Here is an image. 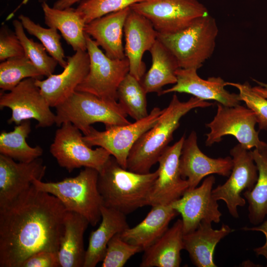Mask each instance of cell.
Masks as SVG:
<instances>
[{
  "label": "cell",
  "mask_w": 267,
  "mask_h": 267,
  "mask_svg": "<svg viewBox=\"0 0 267 267\" xmlns=\"http://www.w3.org/2000/svg\"><path fill=\"white\" fill-rule=\"evenodd\" d=\"M89 224L82 215L67 211L58 251L60 267H84L86 251L84 234Z\"/></svg>",
  "instance_id": "obj_26"
},
{
  "label": "cell",
  "mask_w": 267,
  "mask_h": 267,
  "mask_svg": "<svg viewBox=\"0 0 267 267\" xmlns=\"http://www.w3.org/2000/svg\"><path fill=\"white\" fill-rule=\"evenodd\" d=\"M67 64L63 71L52 74L45 80L36 79L35 83L50 107H56L76 90L87 75L89 57L87 51L79 50L67 57Z\"/></svg>",
  "instance_id": "obj_16"
},
{
  "label": "cell",
  "mask_w": 267,
  "mask_h": 267,
  "mask_svg": "<svg viewBox=\"0 0 267 267\" xmlns=\"http://www.w3.org/2000/svg\"><path fill=\"white\" fill-rule=\"evenodd\" d=\"M185 135L171 146H168L158 162V177L152 188L148 205H169L181 197L189 188L186 179L182 178L179 159Z\"/></svg>",
  "instance_id": "obj_15"
},
{
  "label": "cell",
  "mask_w": 267,
  "mask_h": 267,
  "mask_svg": "<svg viewBox=\"0 0 267 267\" xmlns=\"http://www.w3.org/2000/svg\"><path fill=\"white\" fill-rule=\"evenodd\" d=\"M124 34L129 73L141 81L146 69L142 61L143 55L150 50L157 41L158 32L148 19L131 8L125 23Z\"/></svg>",
  "instance_id": "obj_19"
},
{
  "label": "cell",
  "mask_w": 267,
  "mask_h": 267,
  "mask_svg": "<svg viewBox=\"0 0 267 267\" xmlns=\"http://www.w3.org/2000/svg\"><path fill=\"white\" fill-rule=\"evenodd\" d=\"M46 167L38 158L30 162H16L0 154V208L27 191L35 179L42 180Z\"/></svg>",
  "instance_id": "obj_18"
},
{
  "label": "cell",
  "mask_w": 267,
  "mask_h": 267,
  "mask_svg": "<svg viewBox=\"0 0 267 267\" xmlns=\"http://www.w3.org/2000/svg\"><path fill=\"white\" fill-rule=\"evenodd\" d=\"M101 216L100 225L90 234L84 267H95L102 262L109 241L129 227L126 215L115 209L103 205Z\"/></svg>",
  "instance_id": "obj_24"
},
{
  "label": "cell",
  "mask_w": 267,
  "mask_h": 267,
  "mask_svg": "<svg viewBox=\"0 0 267 267\" xmlns=\"http://www.w3.org/2000/svg\"><path fill=\"white\" fill-rule=\"evenodd\" d=\"M149 51L151 66L140 82L147 93L156 92L160 95L163 87L177 83L176 71L179 67L174 56L158 40Z\"/></svg>",
  "instance_id": "obj_28"
},
{
  "label": "cell",
  "mask_w": 267,
  "mask_h": 267,
  "mask_svg": "<svg viewBox=\"0 0 267 267\" xmlns=\"http://www.w3.org/2000/svg\"><path fill=\"white\" fill-rule=\"evenodd\" d=\"M197 69L178 68L176 71L177 83L170 88L163 90L160 95L171 92L185 93L199 99L215 100L224 106L232 107L240 104L239 94L225 89L227 86L220 77L204 80L199 76Z\"/></svg>",
  "instance_id": "obj_20"
},
{
  "label": "cell",
  "mask_w": 267,
  "mask_h": 267,
  "mask_svg": "<svg viewBox=\"0 0 267 267\" xmlns=\"http://www.w3.org/2000/svg\"><path fill=\"white\" fill-rule=\"evenodd\" d=\"M146 94L141 82L128 73L117 89V101L128 115L137 121L149 114Z\"/></svg>",
  "instance_id": "obj_31"
},
{
  "label": "cell",
  "mask_w": 267,
  "mask_h": 267,
  "mask_svg": "<svg viewBox=\"0 0 267 267\" xmlns=\"http://www.w3.org/2000/svg\"><path fill=\"white\" fill-rule=\"evenodd\" d=\"M163 109L155 107L147 116L128 125L106 127L99 131L91 127L83 139L89 147L97 146L107 150L124 169H127L129 153L138 138L157 122Z\"/></svg>",
  "instance_id": "obj_11"
},
{
  "label": "cell",
  "mask_w": 267,
  "mask_h": 267,
  "mask_svg": "<svg viewBox=\"0 0 267 267\" xmlns=\"http://www.w3.org/2000/svg\"><path fill=\"white\" fill-rule=\"evenodd\" d=\"M83 137L81 131L71 123H64L56 131L49 151L59 166L69 172L82 167L99 172L111 155L101 147L92 149Z\"/></svg>",
  "instance_id": "obj_8"
},
{
  "label": "cell",
  "mask_w": 267,
  "mask_h": 267,
  "mask_svg": "<svg viewBox=\"0 0 267 267\" xmlns=\"http://www.w3.org/2000/svg\"><path fill=\"white\" fill-rule=\"evenodd\" d=\"M86 37L89 69L76 91L87 92L103 99L117 101L118 87L129 73L128 60L126 57L122 59L108 57L87 34Z\"/></svg>",
  "instance_id": "obj_7"
},
{
  "label": "cell",
  "mask_w": 267,
  "mask_h": 267,
  "mask_svg": "<svg viewBox=\"0 0 267 267\" xmlns=\"http://www.w3.org/2000/svg\"><path fill=\"white\" fill-rule=\"evenodd\" d=\"M214 176L206 178L199 186L188 189L172 207L182 217L184 234L195 230L202 221L219 223L222 214L212 196Z\"/></svg>",
  "instance_id": "obj_14"
},
{
  "label": "cell",
  "mask_w": 267,
  "mask_h": 267,
  "mask_svg": "<svg viewBox=\"0 0 267 267\" xmlns=\"http://www.w3.org/2000/svg\"><path fill=\"white\" fill-rule=\"evenodd\" d=\"M258 170L256 183L251 190H245L243 195L248 203V219L257 225L267 216V146L251 151Z\"/></svg>",
  "instance_id": "obj_29"
},
{
  "label": "cell",
  "mask_w": 267,
  "mask_h": 267,
  "mask_svg": "<svg viewBox=\"0 0 267 267\" xmlns=\"http://www.w3.org/2000/svg\"><path fill=\"white\" fill-rule=\"evenodd\" d=\"M218 31L215 19L208 14L176 32L158 33L157 40L174 56L179 68L198 70L213 54Z\"/></svg>",
  "instance_id": "obj_5"
},
{
  "label": "cell",
  "mask_w": 267,
  "mask_h": 267,
  "mask_svg": "<svg viewBox=\"0 0 267 267\" xmlns=\"http://www.w3.org/2000/svg\"><path fill=\"white\" fill-rule=\"evenodd\" d=\"M213 105L212 102L194 96L186 101H181L176 93L173 94L157 122L133 146L128 157L127 169L139 174L149 173L173 139L181 118L194 108Z\"/></svg>",
  "instance_id": "obj_2"
},
{
  "label": "cell",
  "mask_w": 267,
  "mask_h": 267,
  "mask_svg": "<svg viewBox=\"0 0 267 267\" xmlns=\"http://www.w3.org/2000/svg\"><path fill=\"white\" fill-rule=\"evenodd\" d=\"M55 109L57 126L70 122L84 135L95 123H102L105 128L131 123L117 101L103 99L87 92L75 91Z\"/></svg>",
  "instance_id": "obj_6"
},
{
  "label": "cell",
  "mask_w": 267,
  "mask_h": 267,
  "mask_svg": "<svg viewBox=\"0 0 267 267\" xmlns=\"http://www.w3.org/2000/svg\"><path fill=\"white\" fill-rule=\"evenodd\" d=\"M23 56H25L23 47L15 32L2 25L0 30V61Z\"/></svg>",
  "instance_id": "obj_38"
},
{
  "label": "cell",
  "mask_w": 267,
  "mask_h": 267,
  "mask_svg": "<svg viewBox=\"0 0 267 267\" xmlns=\"http://www.w3.org/2000/svg\"><path fill=\"white\" fill-rule=\"evenodd\" d=\"M14 32L19 39L26 56L34 65L46 77L53 74L58 64L53 57L49 56L44 46L29 39L20 20L13 21Z\"/></svg>",
  "instance_id": "obj_33"
},
{
  "label": "cell",
  "mask_w": 267,
  "mask_h": 267,
  "mask_svg": "<svg viewBox=\"0 0 267 267\" xmlns=\"http://www.w3.org/2000/svg\"><path fill=\"white\" fill-rule=\"evenodd\" d=\"M212 222L202 221L194 231L183 235L184 249L197 267H216L214 253L217 244L233 231L226 224L219 229L212 227Z\"/></svg>",
  "instance_id": "obj_23"
},
{
  "label": "cell",
  "mask_w": 267,
  "mask_h": 267,
  "mask_svg": "<svg viewBox=\"0 0 267 267\" xmlns=\"http://www.w3.org/2000/svg\"><path fill=\"white\" fill-rule=\"evenodd\" d=\"M144 0H83L76 9L87 24L94 19Z\"/></svg>",
  "instance_id": "obj_35"
},
{
  "label": "cell",
  "mask_w": 267,
  "mask_h": 267,
  "mask_svg": "<svg viewBox=\"0 0 267 267\" xmlns=\"http://www.w3.org/2000/svg\"><path fill=\"white\" fill-rule=\"evenodd\" d=\"M60 267L58 252L42 251L28 258L21 267Z\"/></svg>",
  "instance_id": "obj_39"
},
{
  "label": "cell",
  "mask_w": 267,
  "mask_h": 267,
  "mask_svg": "<svg viewBox=\"0 0 267 267\" xmlns=\"http://www.w3.org/2000/svg\"><path fill=\"white\" fill-rule=\"evenodd\" d=\"M158 172L139 174L123 168L111 156L98 172L97 186L103 206L126 215L148 205Z\"/></svg>",
  "instance_id": "obj_3"
},
{
  "label": "cell",
  "mask_w": 267,
  "mask_h": 267,
  "mask_svg": "<svg viewBox=\"0 0 267 267\" xmlns=\"http://www.w3.org/2000/svg\"><path fill=\"white\" fill-rule=\"evenodd\" d=\"M131 8L148 19L161 34L176 32L209 14L205 6L197 0H146Z\"/></svg>",
  "instance_id": "obj_10"
},
{
  "label": "cell",
  "mask_w": 267,
  "mask_h": 267,
  "mask_svg": "<svg viewBox=\"0 0 267 267\" xmlns=\"http://www.w3.org/2000/svg\"><path fill=\"white\" fill-rule=\"evenodd\" d=\"M67 211L56 197L33 184L0 208V267H21L40 251L58 252Z\"/></svg>",
  "instance_id": "obj_1"
},
{
  "label": "cell",
  "mask_w": 267,
  "mask_h": 267,
  "mask_svg": "<svg viewBox=\"0 0 267 267\" xmlns=\"http://www.w3.org/2000/svg\"><path fill=\"white\" fill-rule=\"evenodd\" d=\"M98 172L85 168L74 177L56 182H43L35 179L33 184L39 190L56 197L67 211L85 217L92 226L101 219L103 200L97 186Z\"/></svg>",
  "instance_id": "obj_4"
},
{
  "label": "cell",
  "mask_w": 267,
  "mask_h": 267,
  "mask_svg": "<svg viewBox=\"0 0 267 267\" xmlns=\"http://www.w3.org/2000/svg\"><path fill=\"white\" fill-rule=\"evenodd\" d=\"M120 233L115 235L108 242L102 267H123L132 256L142 251L139 247L124 241Z\"/></svg>",
  "instance_id": "obj_36"
},
{
  "label": "cell",
  "mask_w": 267,
  "mask_h": 267,
  "mask_svg": "<svg viewBox=\"0 0 267 267\" xmlns=\"http://www.w3.org/2000/svg\"><path fill=\"white\" fill-rule=\"evenodd\" d=\"M24 29L31 35L36 37L42 43L49 55L55 59L58 64L64 68L67 61L60 42L61 36L55 28H45L35 23L29 17L23 14L19 16Z\"/></svg>",
  "instance_id": "obj_34"
},
{
  "label": "cell",
  "mask_w": 267,
  "mask_h": 267,
  "mask_svg": "<svg viewBox=\"0 0 267 267\" xmlns=\"http://www.w3.org/2000/svg\"><path fill=\"white\" fill-rule=\"evenodd\" d=\"M44 23L50 28L59 30L64 39L73 49L87 51L85 27L86 23L76 8L58 9L42 3Z\"/></svg>",
  "instance_id": "obj_27"
},
{
  "label": "cell",
  "mask_w": 267,
  "mask_h": 267,
  "mask_svg": "<svg viewBox=\"0 0 267 267\" xmlns=\"http://www.w3.org/2000/svg\"><path fill=\"white\" fill-rule=\"evenodd\" d=\"M146 217L135 226L120 233L125 241L144 251L156 241L168 229L170 222L178 214L169 205L152 206Z\"/></svg>",
  "instance_id": "obj_22"
},
{
  "label": "cell",
  "mask_w": 267,
  "mask_h": 267,
  "mask_svg": "<svg viewBox=\"0 0 267 267\" xmlns=\"http://www.w3.org/2000/svg\"><path fill=\"white\" fill-rule=\"evenodd\" d=\"M43 77L26 56L10 58L0 64V88L2 91L12 90L24 79H41Z\"/></svg>",
  "instance_id": "obj_32"
},
{
  "label": "cell",
  "mask_w": 267,
  "mask_h": 267,
  "mask_svg": "<svg viewBox=\"0 0 267 267\" xmlns=\"http://www.w3.org/2000/svg\"><path fill=\"white\" fill-rule=\"evenodd\" d=\"M232 166L231 157L213 158L203 153L198 147L195 131H192L184 139L179 159V170L182 178L188 181V189L197 187L208 175L229 177Z\"/></svg>",
  "instance_id": "obj_17"
},
{
  "label": "cell",
  "mask_w": 267,
  "mask_h": 267,
  "mask_svg": "<svg viewBox=\"0 0 267 267\" xmlns=\"http://www.w3.org/2000/svg\"><path fill=\"white\" fill-rule=\"evenodd\" d=\"M182 220L178 219L150 246L145 249L140 267H178L184 249Z\"/></svg>",
  "instance_id": "obj_25"
},
{
  "label": "cell",
  "mask_w": 267,
  "mask_h": 267,
  "mask_svg": "<svg viewBox=\"0 0 267 267\" xmlns=\"http://www.w3.org/2000/svg\"><path fill=\"white\" fill-rule=\"evenodd\" d=\"M131 7L111 13L86 24L85 33L105 51L108 57L114 59L126 58L123 44L124 25Z\"/></svg>",
  "instance_id": "obj_21"
},
{
  "label": "cell",
  "mask_w": 267,
  "mask_h": 267,
  "mask_svg": "<svg viewBox=\"0 0 267 267\" xmlns=\"http://www.w3.org/2000/svg\"><path fill=\"white\" fill-rule=\"evenodd\" d=\"M257 123L255 113L249 108L240 104L229 107L218 103L216 115L206 124L210 131L206 134L205 144L211 146L221 141L224 136L231 135L247 150L267 147V143L260 139L259 132L255 130Z\"/></svg>",
  "instance_id": "obj_9"
},
{
  "label": "cell",
  "mask_w": 267,
  "mask_h": 267,
  "mask_svg": "<svg viewBox=\"0 0 267 267\" xmlns=\"http://www.w3.org/2000/svg\"><path fill=\"white\" fill-rule=\"evenodd\" d=\"M257 225L252 227H244L242 229L260 231L264 233L266 237L265 244L262 246L255 248L254 251L257 256H262L265 257L267 262V220L263 221L261 224Z\"/></svg>",
  "instance_id": "obj_40"
},
{
  "label": "cell",
  "mask_w": 267,
  "mask_h": 267,
  "mask_svg": "<svg viewBox=\"0 0 267 267\" xmlns=\"http://www.w3.org/2000/svg\"><path fill=\"white\" fill-rule=\"evenodd\" d=\"M83 0H57L53 5V7L58 9H64L71 7L72 5ZM47 0H39L40 2H46Z\"/></svg>",
  "instance_id": "obj_41"
},
{
  "label": "cell",
  "mask_w": 267,
  "mask_h": 267,
  "mask_svg": "<svg viewBox=\"0 0 267 267\" xmlns=\"http://www.w3.org/2000/svg\"><path fill=\"white\" fill-rule=\"evenodd\" d=\"M233 166L227 180L212 190V196L216 200H223L229 214L238 218V207H243L246 200L241 196L243 190H251L258 178V170L251 150L243 147L239 143L230 150Z\"/></svg>",
  "instance_id": "obj_13"
},
{
  "label": "cell",
  "mask_w": 267,
  "mask_h": 267,
  "mask_svg": "<svg viewBox=\"0 0 267 267\" xmlns=\"http://www.w3.org/2000/svg\"><path fill=\"white\" fill-rule=\"evenodd\" d=\"M226 84L238 89L241 101H244L255 113L259 130H267V99L255 92L248 82L240 84L226 82Z\"/></svg>",
  "instance_id": "obj_37"
},
{
  "label": "cell",
  "mask_w": 267,
  "mask_h": 267,
  "mask_svg": "<svg viewBox=\"0 0 267 267\" xmlns=\"http://www.w3.org/2000/svg\"><path fill=\"white\" fill-rule=\"evenodd\" d=\"M252 89L259 95L267 99V89L258 86L252 87Z\"/></svg>",
  "instance_id": "obj_42"
},
{
  "label": "cell",
  "mask_w": 267,
  "mask_h": 267,
  "mask_svg": "<svg viewBox=\"0 0 267 267\" xmlns=\"http://www.w3.org/2000/svg\"><path fill=\"white\" fill-rule=\"evenodd\" d=\"M256 83L258 84L259 86H260L261 87H263L264 88H265L267 89V84L264 83L263 82H259L257 80H256L255 79H253Z\"/></svg>",
  "instance_id": "obj_43"
},
{
  "label": "cell",
  "mask_w": 267,
  "mask_h": 267,
  "mask_svg": "<svg viewBox=\"0 0 267 267\" xmlns=\"http://www.w3.org/2000/svg\"><path fill=\"white\" fill-rule=\"evenodd\" d=\"M36 79H24L8 92L0 93V109L7 107L12 112L7 120L8 124L16 125L24 121L34 119L38 123L37 128H47L55 124V114L50 110L36 85Z\"/></svg>",
  "instance_id": "obj_12"
},
{
  "label": "cell",
  "mask_w": 267,
  "mask_h": 267,
  "mask_svg": "<svg viewBox=\"0 0 267 267\" xmlns=\"http://www.w3.org/2000/svg\"><path fill=\"white\" fill-rule=\"evenodd\" d=\"M31 132V122L25 120L16 125L13 131H2L0 134V154L20 162H30L43 153L39 145L30 146L26 138Z\"/></svg>",
  "instance_id": "obj_30"
}]
</instances>
